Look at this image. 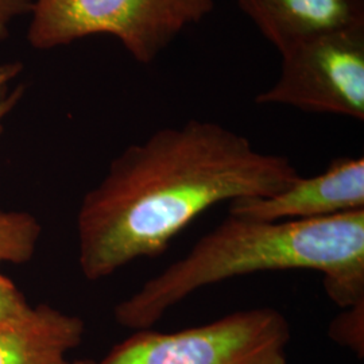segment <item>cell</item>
<instances>
[{
  "label": "cell",
  "mask_w": 364,
  "mask_h": 364,
  "mask_svg": "<svg viewBox=\"0 0 364 364\" xmlns=\"http://www.w3.org/2000/svg\"><path fill=\"white\" fill-rule=\"evenodd\" d=\"M84 321L48 304L13 320L0 321V364H70L81 344Z\"/></svg>",
  "instance_id": "ba28073f"
},
{
  "label": "cell",
  "mask_w": 364,
  "mask_h": 364,
  "mask_svg": "<svg viewBox=\"0 0 364 364\" xmlns=\"http://www.w3.org/2000/svg\"><path fill=\"white\" fill-rule=\"evenodd\" d=\"M31 309L23 293L13 281L0 272V321L13 320Z\"/></svg>",
  "instance_id": "8fae6325"
},
{
  "label": "cell",
  "mask_w": 364,
  "mask_h": 364,
  "mask_svg": "<svg viewBox=\"0 0 364 364\" xmlns=\"http://www.w3.org/2000/svg\"><path fill=\"white\" fill-rule=\"evenodd\" d=\"M213 7V0H36L27 38L33 48L48 50L107 34L149 65Z\"/></svg>",
  "instance_id": "3957f363"
},
{
  "label": "cell",
  "mask_w": 364,
  "mask_h": 364,
  "mask_svg": "<svg viewBox=\"0 0 364 364\" xmlns=\"http://www.w3.org/2000/svg\"><path fill=\"white\" fill-rule=\"evenodd\" d=\"M228 213L250 220H313L364 210L363 156L333 159L323 173L302 177L275 195L243 198Z\"/></svg>",
  "instance_id": "8992f818"
},
{
  "label": "cell",
  "mask_w": 364,
  "mask_h": 364,
  "mask_svg": "<svg viewBox=\"0 0 364 364\" xmlns=\"http://www.w3.org/2000/svg\"><path fill=\"white\" fill-rule=\"evenodd\" d=\"M290 338L287 316L262 306L171 333L134 331L97 364H287Z\"/></svg>",
  "instance_id": "277c9868"
},
{
  "label": "cell",
  "mask_w": 364,
  "mask_h": 364,
  "mask_svg": "<svg viewBox=\"0 0 364 364\" xmlns=\"http://www.w3.org/2000/svg\"><path fill=\"white\" fill-rule=\"evenodd\" d=\"M42 227L27 213L0 209V263L30 262L38 246Z\"/></svg>",
  "instance_id": "9c48e42d"
},
{
  "label": "cell",
  "mask_w": 364,
  "mask_h": 364,
  "mask_svg": "<svg viewBox=\"0 0 364 364\" xmlns=\"http://www.w3.org/2000/svg\"><path fill=\"white\" fill-rule=\"evenodd\" d=\"M22 68L21 63L0 64V134L3 131L4 119L13 111L23 95V88L21 87L14 91L9 90V85L21 73Z\"/></svg>",
  "instance_id": "7c38bea8"
},
{
  "label": "cell",
  "mask_w": 364,
  "mask_h": 364,
  "mask_svg": "<svg viewBox=\"0 0 364 364\" xmlns=\"http://www.w3.org/2000/svg\"><path fill=\"white\" fill-rule=\"evenodd\" d=\"M279 52L305 39L364 26V0H236Z\"/></svg>",
  "instance_id": "52a82bcc"
},
{
  "label": "cell",
  "mask_w": 364,
  "mask_h": 364,
  "mask_svg": "<svg viewBox=\"0 0 364 364\" xmlns=\"http://www.w3.org/2000/svg\"><path fill=\"white\" fill-rule=\"evenodd\" d=\"M70 364H97V362L92 359H78V360H72Z\"/></svg>",
  "instance_id": "5bb4252c"
},
{
  "label": "cell",
  "mask_w": 364,
  "mask_h": 364,
  "mask_svg": "<svg viewBox=\"0 0 364 364\" xmlns=\"http://www.w3.org/2000/svg\"><path fill=\"white\" fill-rule=\"evenodd\" d=\"M328 336L340 347L363 359L364 301L343 308L328 326Z\"/></svg>",
  "instance_id": "30bf717a"
},
{
  "label": "cell",
  "mask_w": 364,
  "mask_h": 364,
  "mask_svg": "<svg viewBox=\"0 0 364 364\" xmlns=\"http://www.w3.org/2000/svg\"><path fill=\"white\" fill-rule=\"evenodd\" d=\"M281 73L259 105L364 120V26L305 39L281 53Z\"/></svg>",
  "instance_id": "5b68a950"
},
{
  "label": "cell",
  "mask_w": 364,
  "mask_h": 364,
  "mask_svg": "<svg viewBox=\"0 0 364 364\" xmlns=\"http://www.w3.org/2000/svg\"><path fill=\"white\" fill-rule=\"evenodd\" d=\"M285 156L263 153L219 123L191 119L124 149L82 197L78 264L99 281L156 258L221 203L275 195L299 178Z\"/></svg>",
  "instance_id": "6da1fadb"
},
{
  "label": "cell",
  "mask_w": 364,
  "mask_h": 364,
  "mask_svg": "<svg viewBox=\"0 0 364 364\" xmlns=\"http://www.w3.org/2000/svg\"><path fill=\"white\" fill-rule=\"evenodd\" d=\"M323 275L340 309L364 301V210L313 220L258 221L230 215L189 252L115 306L117 324L150 329L196 291L257 273Z\"/></svg>",
  "instance_id": "7a4b0ae2"
},
{
  "label": "cell",
  "mask_w": 364,
  "mask_h": 364,
  "mask_svg": "<svg viewBox=\"0 0 364 364\" xmlns=\"http://www.w3.org/2000/svg\"><path fill=\"white\" fill-rule=\"evenodd\" d=\"M33 7L34 1L31 0H0V41L7 38L14 21L31 14Z\"/></svg>",
  "instance_id": "4fadbf2b"
}]
</instances>
